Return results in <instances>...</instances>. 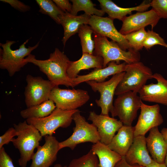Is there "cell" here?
Wrapping results in <instances>:
<instances>
[{
    "mask_svg": "<svg viewBox=\"0 0 167 167\" xmlns=\"http://www.w3.org/2000/svg\"><path fill=\"white\" fill-rule=\"evenodd\" d=\"M25 62L37 66L45 74L54 87L64 85L67 87H74L73 79L69 77L67 70L70 60L66 55L55 48L45 60H38L35 55L30 54L26 57Z\"/></svg>",
    "mask_w": 167,
    "mask_h": 167,
    "instance_id": "6da1fadb",
    "label": "cell"
},
{
    "mask_svg": "<svg viewBox=\"0 0 167 167\" xmlns=\"http://www.w3.org/2000/svg\"><path fill=\"white\" fill-rule=\"evenodd\" d=\"M93 33L95 48L93 54L102 58L103 68L112 62L120 64V61H124L130 64L140 61L139 51L133 49L125 50L116 42L109 41L106 37Z\"/></svg>",
    "mask_w": 167,
    "mask_h": 167,
    "instance_id": "7a4b0ae2",
    "label": "cell"
},
{
    "mask_svg": "<svg viewBox=\"0 0 167 167\" xmlns=\"http://www.w3.org/2000/svg\"><path fill=\"white\" fill-rule=\"evenodd\" d=\"M13 125L17 137L14 138L11 142L19 152V165L20 167H26L28 162L32 159L34 149L40 146L42 136L34 126L28 124L26 120Z\"/></svg>",
    "mask_w": 167,
    "mask_h": 167,
    "instance_id": "3957f363",
    "label": "cell"
},
{
    "mask_svg": "<svg viewBox=\"0 0 167 167\" xmlns=\"http://www.w3.org/2000/svg\"><path fill=\"white\" fill-rule=\"evenodd\" d=\"M29 39L26 40L19 46L18 49L12 50L11 45L16 42L15 41L7 40L5 43H0V68L6 69L9 75L12 76L28 63L25 62V57L39 46V42L33 46L25 47Z\"/></svg>",
    "mask_w": 167,
    "mask_h": 167,
    "instance_id": "277c9868",
    "label": "cell"
},
{
    "mask_svg": "<svg viewBox=\"0 0 167 167\" xmlns=\"http://www.w3.org/2000/svg\"><path fill=\"white\" fill-rule=\"evenodd\" d=\"M153 74L151 69L140 61L126 64L125 73L117 86L115 95L129 91L138 93L148 80L152 78Z\"/></svg>",
    "mask_w": 167,
    "mask_h": 167,
    "instance_id": "5b68a950",
    "label": "cell"
},
{
    "mask_svg": "<svg viewBox=\"0 0 167 167\" xmlns=\"http://www.w3.org/2000/svg\"><path fill=\"white\" fill-rule=\"evenodd\" d=\"M73 120L75 124L73 133L67 139L59 143L60 150L68 147L73 150L80 143L90 142L94 144L100 141L96 127L92 123L90 124L86 121L79 110L73 114Z\"/></svg>",
    "mask_w": 167,
    "mask_h": 167,
    "instance_id": "8992f818",
    "label": "cell"
},
{
    "mask_svg": "<svg viewBox=\"0 0 167 167\" xmlns=\"http://www.w3.org/2000/svg\"><path fill=\"white\" fill-rule=\"evenodd\" d=\"M79 109L63 110L56 108L49 116L41 118H31L26 120L27 122L34 126L41 135L52 136L59 127L65 128L70 126L73 116Z\"/></svg>",
    "mask_w": 167,
    "mask_h": 167,
    "instance_id": "52a82bcc",
    "label": "cell"
},
{
    "mask_svg": "<svg viewBox=\"0 0 167 167\" xmlns=\"http://www.w3.org/2000/svg\"><path fill=\"white\" fill-rule=\"evenodd\" d=\"M137 93L129 91L117 96L112 117L118 116L123 125L131 126L137 116L143 101Z\"/></svg>",
    "mask_w": 167,
    "mask_h": 167,
    "instance_id": "ba28073f",
    "label": "cell"
},
{
    "mask_svg": "<svg viewBox=\"0 0 167 167\" xmlns=\"http://www.w3.org/2000/svg\"><path fill=\"white\" fill-rule=\"evenodd\" d=\"M124 73L125 72H123L115 74L108 80L102 82L93 80L86 82L93 91L100 93V98L96 100L95 102L101 108L100 114L109 115V113H110L112 116L113 115L114 95L117 86Z\"/></svg>",
    "mask_w": 167,
    "mask_h": 167,
    "instance_id": "9c48e42d",
    "label": "cell"
},
{
    "mask_svg": "<svg viewBox=\"0 0 167 167\" xmlns=\"http://www.w3.org/2000/svg\"><path fill=\"white\" fill-rule=\"evenodd\" d=\"M88 92L73 88L63 89L55 86L52 89L49 99L55 104L56 107L63 110H73L82 106L89 100Z\"/></svg>",
    "mask_w": 167,
    "mask_h": 167,
    "instance_id": "30bf717a",
    "label": "cell"
},
{
    "mask_svg": "<svg viewBox=\"0 0 167 167\" xmlns=\"http://www.w3.org/2000/svg\"><path fill=\"white\" fill-rule=\"evenodd\" d=\"M26 80L27 85L24 92L25 101L27 108L39 105L49 99L54 87L49 80L29 75L26 76Z\"/></svg>",
    "mask_w": 167,
    "mask_h": 167,
    "instance_id": "8fae6325",
    "label": "cell"
},
{
    "mask_svg": "<svg viewBox=\"0 0 167 167\" xmlns=\"http://www.w3.org/2000/svg\"><path fill=\"white\" fill-rule=\"evenodd\" d=\"M113 20L108 17L95 15L90 16L88 24L94 33L111 39L125 50L132 49L124 35L118 31L114 25Z\"/></svg>",
    "mask_w": 167,
    "mask_h": 167,
    "instance_id": "7c38bea8",
    "label": "cell"
},
{
    "mask_svg": "<svg viewBox=\"0 0 167 167\" xmlns=\"http://www.w3.org/2000/svg\"><path fill=\"white\" fill-rule=\"evenodd\" d=\"M140 112L135 127V137L145 135L153 128L158 127L164 122L158 104L148 105L142 103Z\"/></svg>",
    "mask_w": 167,
    "mask_h": 167,
    "instance_id": "4fadbf2b",
    "label": "cell"
},
{
    "mask_svg": "<svg viewBox=\"0 0 167 167\" xmlns=\"http://www.w3.org/2000/svg\"><path fill=\"white\" fill-rule=\"evenodd\" d=\"M160 19L152 8L147 11L138 12L123 18L119 32L125 35L148 25H150L153 28L156 25Z\"/></svg>",
    "mask_w": 167,
    "mask_h": 167,
    "instance_id": "5bb4252c",
    "label": "cell"
},
{
    "mask_svg": "<svg viewBox=\"0 0 167 167\" xmlns=\"http://www.w3.org/2000/svg\"><path fill=\"white\" fill-rule=\"evenodd\" d=\"M88 120L96 127L100 137V142L108 145L116 132L123 125L119 120L109 115L97 114L94 111L89 113Z\"/></svg>",
    "mask_w": 167,
    "mask_h": 167,
    "instance_id": "9a60e30c",
    "label": "cell"
},
{
    "mask_svg": "<svg viewBox=\"0 0 167 167\" xmlns=\"http://www.w3.org/2000/svg\"><path fill=\"white\" fill-rule=\"evenodd\" d=\"M44 138L45 143L37 148L30 167H50L56 160L59 142L53 135H47Z\"/></svg>",
    "mask_w": 167,
    "mask_h": 167,
    "instance_id": "2e32d148",
    "label": "cell"
},
{
    "mask_svg": "<svg viewBox=\"0 0 167 167\" xmlns=\"http://www.w3.org/2000/svg\"><path fill=\"white\" fill-rule=\"evenodd\" d=\"M152 78L157 83L144 85L138 93L140 98L143 101L167 106V79L157 73L153 74Z\"/></svg>",
    "mask_w": 167,
    "mask_h": 167,
    "instance_id": "e0dca14e",
    "label": "cell"
},
{
    "mask_svg": "<svg viewBox=\"0 0 167 167\" xmlns=\"http://www.w3.org/2000/svg\"><path fill=\"white\" fill-rule=\"evenodd\" d=\"M146 138L143 135L135 137L131 145L124 156L128 164L145 167L153 162L147 148Z\"/></svg>",
    "mask_w": 167,
    "mask_h": 167,
    "instance_id": "ac0fdd59",
    "label": "cell"
},
{
    "mask_svg": "<svg viewBox=\"0 0 167 167\" xmlns=\"http://www.w3.org/2000/svg\"><path fill=\"white\" fill-rule=\"evenodd\" d=\"M126 65V63L124 62L117 64L114 62H112L109 63L108 66L105 67L95 69L87 74L78 75L73 79L74 87L88 81L93 80L98 82H104L110 75L125 72Z\"/></svg>",
    "mask_w": 167,
    "mask_h": 167,
    "instance_id": "d6986e66",
    "label": "cell"
},
{
    "mask_svg": "<svg viewBox=\"0 0 167 167\" xmlns=\"http://www.w3.org/2000/svg\"><path fill=\"white\" fill-rule=\"evenodd\" d=\"M146 140L148 150L152 159L158 163H164L167 144L158 127L153 128L149 131Z\"/></svg>",
    "mask_w": 167,
    "mask_h": 167,
    "instance_id": "ffe728a7",
    "label": "cell"
},
{
    "mask_svg": "<svg viewBox=\"0 0 167 167\" xmlns=\"http://www.w3.org/2000/svg\"><path fill=\"white\" fill-rule=\"evenodd\" d=\"M135 127L123 125L108 145L112 150L124 156L131 145L135 137Z\"/></svg>",
    "mask_w": 167,
    "mask_h": 167,
    "instance_id": "44dd1931",
    "label": "cell"
},
{
    "mask_svg": "<svg viewBox=\"0 0 167 167\" xmlns=\"http://www.w3.org/2000/svg\"><path fill=\"white\" fill-rule=\"evenodd\" d=\"M101 10L106 13L108 17L114 19L122 21L127 15L131 14L134 11L139 12L146 11L151 6L150 2L143 1L138 6L129 8H122L117 6L111 0H98Z\"/></svg>",
    "mask_w": 167,
    "mask_h": 167,
    "instance_id": "7402d4cb",
    "label": "cell"
},
{
    "mask_svg": "<svg viewBox=\"0 0 167 167\" xmlns=\"http://www.w3.org/2000/svg\"><path fill=\"white\" fill-rule=\"evenodd\" d=\"M90 16L85 13L78 16L74 15L68 12H64L60 16V24L62 25L64 29L62 41L64 46L71 37L78 33L82 25L88 24Z\"/></svg>",
    "mask_w": 167,
    "mask_h": 167,
    "instance_id": "603a6c76",
    "label": "cell"
},
{
    "mask_svg": "<svg viewBox=\"0 0 167 167\" xmlns=\"http://www.w3.org/2000/svg\"><path fill=\"white\" fill-rule=\"evenodd\" d=\"M103 59L99 56L87 53H83L81 57L76 61H70L67 70L69 77L73 79L83 70L103 68Z\"/></svg>",
    "mask_w": 167,
    "mask_h": 167,
    "instance_id": "cb8c5ba5",
    "label": "cell"
},
{
    "mask_svg": "<svg viewBox=\"0 0 167 167\" xmlns=\"http://www.w3.org/2000/svg\"><path fill=\"white\" fill-rule=\"evenodd\" d=\"M91 150L97 156L100 167H115L122 157L100 141L93 144Z\"/></svg>",
    "mask_w": 167,
    "mask_h": 167,
    "instance_id": "d4e9b609",
    "label": "cell"
},
{
    "mask_svg": "<svg viewBox=\"0 0 167 167\" xmlns=\"http://www.w3.org/2000/svg\"><path fill=\"white\" fill-rule=\"evenodd\" d=\"M56 108L54 102L49 99L41 104L22 110L20 114L23 118L26 119L42 118L49 115Z\"/></svg>",
    "mask_w": 167,
    "mask_h": 167,
    "instance_id": "484cf974",
    "label": "cell"
},
{
    "mask_svg": "<svg viewBox=\"0 0 167 167\" xmlns=\"http://www.w3.org/2000/svg\"><path fill=\"white\" fill-rule=\"evenodd\" d=\"M72 2V10L70 13L77 15L78 12L83 11L85 13L89 16L95 15L102 17L105 13L101 10L95 7L96 5L90 0H71Z\"/></svg>",
    "mask_w": 167,
    "mask_h": 167,
    "instance_id": "4316f807",
    "label": "cell"
},
{
    "mask_svg": "<svg viewBox=\"0 0 167 167\" xmlns=\"http://www.w3.org/2000/svg\"><path fill=\"white\" fill-rule=\"evenodd\" d=\"M94 33L92 28L88 24L82 25L78 32L82 48V53L93 54L95 48V42L92 35Z\"/></svg>",
    "mask_w": 167,
    "mask_h": 167,
    "instance_id": "83f0119b",
    "label": "cell"
},
{
    "mask_svg": "<svg viewBox=\"0 0 167 167\" xmlns=\"http://www.w3.org/2000/svg\"><path fill=\"white\" fill-rule=\"evenodd\" d=\"M36 2L40 8L39 11L47 15L57 24H60L59 18L64 12L61 10L51 0H36Z\"/></svg>",
    "mask_w": 167,
    "mask_h": 167,
    "instance_id": "f1b7e54d",
    "label": "cell"
},
{
    "mask_svg": "<svg viewBox=\"0 0 167 167\" xmlns=\"http://www.w3.org/2000/svg\"><path fill=\"white\" fill-rule=\"evenodd\" d=\"M66 167H100L98 158L91 149L86 154L73 159Z\"/></svg>",
    "mask_w": 167,
    "mask_h": 167,
    "instance_id": "f546056e",
    "label": "cell"
},
{
    "mask_svg": "<svg viewBox=\"0 0 167 167\" xmlns=\"http://www.w3.org/2000/svg\"><path fill=\"white\" fill-rule=\"evenodd\" d=\"M147 34V31L145 28H143L124 36L131 47L134 50L139 51L143 47V43Z\"/></svg>",
    "mask_w": 167,
    "mask_h": 167,
    "instance_id": "4dcf8cb0",
    "label": "cell"
},
{
    "mask_svg": "<svg viewBox=\"0 0 167 167\" xmlns=\"http://www.w3.org/2000/svg\"><path fill=\"white\" fill-rule=\"evenodd\" d=\"M156 45H160L167 48V44L163 38L152 30H148L143 46L148 50Z\"/></svg>",
    "mask_w": 167,
    "mask_h": 167,
    "instance_id": "1f68e13d",
    "label": "cell"
},
{
    "mask_svg": "<svg viewBox=\"0 0 167 167\" xmlns=\"http://www.w3.org/2000/svg\"><path fill=\"white\" fill-rule=\"evenodd\" d=\"M150 4L160 19H167V0H153Z\"/></svg>",
    "mask_w": 167,
    "mask_h": 167,
    "instance_id": "d6a6232c",
    "label": "cell"
},
{
    "mask_svg": "<svg viewBox=\"0 0 167 167\" xmlns=\"http://www.w3.org/2000/svg\"><path fill=\"white\" fill-rule=\"evenodd\" d=\"M17 136V133L13 127L9 128L2 135L0 136V149L4 144H8L11 142L14 137Z\"/></svg>",
    "mask_w": 167,
    "mask_h": 167,
    "instance_id": "836d02e7",
    "label": "cell"
},
{
    "mask_svg": "<svg viewBox=\"0 0 167 167\" xmlns=\"http://www.w3.org/2000/svg\"><path fill=\"white\" fill-rule=\"evenodd\" d=\"M0 1L9 4L14 9L21 12H26L30 9L29 6L17 0H1Z\"/></svg>",
    "mask_w": 167,
    "mask_h": 167,
    "instance_id": "e575fe53",
    "label": "cell"
},
{
    "mask_svg": "<svg viewBox=\"0 0 167 167\" xmlns=\"http://www.w3.org/2000/svg\"><path fill=\"white\" fill-rule=\"evenodd\" d=\"M0 167H15L11 158L3 147L0 149Z\"/></svg>",
    "mask_w": 167,
    "mask_h": 167,
    "instance_id": "d590c367",
    "label": "cell"
},
{
    "mask_svg": "<svg viewBox=\"0 0 167 167\" xmlns=\"http://www.w3.org/2000/svg\"><path fill=\"white\" fill-rule=\"evenodd\" d=\"M53 1L57 6L64 12L70 13L71 11L72 5L68 0H53Z\"/></svg>",
    "mask_w": 167,
    "mask_h": 167,
    "instance_id": "8d00e7d4",
    "label": "cell"
},
{
    "mask_svg": "<svg viewBox=\"0 0 167 167\" xmlns=\"http://www.w3.org/2000/svg\"><path fill=\"white\" fill-rule=\"evenodd\" d=\"M115 167H140L138 165H131L126 161L124 156H122V159L118 162Z\"/></svg>",
    "mask_w": 167,
    "mask_h": 167,
    "instance_id": "74e56055",
    "label": "cell"
},
{
    "mask_svg": "<svg viewBox=\"0 0 167 167\" xmlns=\"http://www.w3.org/2000/svg\"><path fill=\"white\" fill-rule=\"evenodd\" d=\"M140 167H143L140 166ZM145 167H167L165 163H159L154 161L150 165Z\"/></svg>",
    "mask_w": 167,
    "mask_h": 167,
    "instance_id": "f35d334b",
    "label": "cell"
},
{
    "mask_svg": "<svg viewBox=\"0 0 167 167\" xmlns=\"http://www.w3.org/2000/svg\"><path fill=\"white\" fill-rule=\"evenodd\" d=\"M161 133L165 141L167 144V128H163L161 129Z\"/></svg>",
    "mask_w": 167,
    "mask_h": 167,
    "instance_id": "ab89813d",
    "label": "cell"
},
{
    "mask_svg": "<svg viewBox=\"0 0 167 167\" xmlns=\"http://www.w3.org/2000/svg\"><path fill=\"white\" fill-rule=\"evenodd\" d=\"M66 166H62L61 165L59 164L55 165L54 167H66Z\"/></svg>",
    "mask_w": 167,
    "mask_h": 167,
    "instance_id": "60d3db41",
    "label": "cell"
},
{
    "mask_svg": "<svg viewBox=\"0 0 167 167\" xmlns=\"http://www.w3.org/2000/svg\"><path fill=\"white\" fill-rule=\"evenodd\" d=\"M164 163L167 167V152L166 154L165 157L164 161Z\"/></svg>",
    "mask_w": 167,
    "mask_h": 167,
    "instance_id": "b9f144b4",
    "label": "cell"
}]
</instances>
